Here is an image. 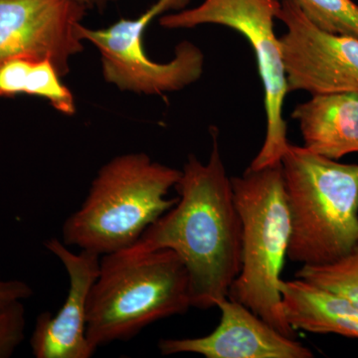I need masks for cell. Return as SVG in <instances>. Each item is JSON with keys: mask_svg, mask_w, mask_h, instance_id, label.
Masks as SVG:
<instances>
[{"mask_svg": "<svg viewBox=\"0 0 358 358\" xmlns=\"http://www.w3.org/2000/svg\"><path fill=\"white\" fill-rule=\"evenodd\" d=\"M292 117L310 152L334 160L358 152V94L313 95L296 106Z\"/></svg>", "mask_w": 358, "mask_h": 358, "instance_id": "7c38bea8", "label": "cell"}, {"mask_svg": "<svg viewBox=\"0 0 358 358\" xmlns=\"http://www.w3.org/2000/svg\"><path fill=\"white\" fill-rule=\"evenodd\" d=\"M190 308L189 277L178 254L133 245L101 256L87 306V339L96 352Z\"/></svg>", "mask_w": 358, "mask_h": 358, "instance_id": "7a4b0ae2", "label": "cell"}, {"mask_svg": "<svg viewBox=\"0 0 358 358\" xmlns=\"http://www.w3.org/2000/svg\"><path fill=\"white\" fill-rule=\"evenodd\" d=\"M88 6L79 0H0V66L15 58L50 60L60 77L83 51L79 25Z\"/></svg>", "mask_w": 358, "mask_h": 358, "instance_id": "9c48e42d", "label": "cell"}, {"mask_svg": "<svg viewBox=\"0 0 358 358\" xmlns=\"http://www.w3.org/2000/svg\"><path fill=\"white\" fill-rule=\"evenodd\" d=\"M79 1L83 2V3L87 4L86 0H79ZM88 6V4H87Z\"/></svg>", "mask_w": 358, "mask_h": 358, "instance_id": "ffe728a7", "label": "cell"}, {"mask_svg": "<svg viewBox=\"0 0 358 358\" xmlns=\"http://www.w3.org/2000/svg\"><path fill=\"white\" fill-rule=\"evenodd\" d=\"M282 0H204L200 6L162 16L159 24L167 29H185L203 24L231 28L243 35L255 54L264 90L266 128L260 152L249 167L253 169L280 164L288 150L287 124L282 117L289 93L280 38L274 20Z\"/></svg>", "mask_w": 358, "mask_h": 358, "instance_id": "8992f818", "label": "cell"}, {"mask_svg": "<svg viewBox=\"0 0 358 358\" xmlns=\"http://www.w3.org/2000/svg\"><path fill=\"white\" fill-rule=\"evenodd\" d=\"M285 317L294 331L358 339V307L348 299L296 278L280 285Z\"/></svg>", "mask_w": 358, "mask_h": 358, "instance_id": "4fadbf2b", "label": "cell"}, {"mask_svg": "<svg viewBox=\"0 0 358 358\" xmlns=\"http://www.w3.org/2000/svg\"><path fill=\"white\" fill-rule=\"evenodd\" d=\"M33 296V289L27 282L20 280H3L0 278V307L14 301L28 300Z\"/></svg>", "mask_w": 358, "mask_h": 358, "instance_id": "ac0fdd59", "label": "cell"}, {"mask_svg": "<svg viewBox=\"0 0 358 358\" xmlns=\"http://www.w3.org/2000/svg\"><path fill=\"white\" fill-rule=\"evenodd\" d=\"M186 0H157L136 20H121L105 29H90L80 24L79 35L100 52L103 76L122 91L145 95H164L180 91L199 81L203 73L204 56L189 41L176 46L173 60L160 64L145 55L143 36L155 16L180 8Z\"/></svg>", "mask_w": 358, "mask_h": 358, "instance_id": "52a82bcc", "label": "cell"}, {"mask_svg": "<svg viewBox=\"0 0 358 358\" xmlns=\"http://www.w3.org/2000/svg\"><path fill=\"white\" fill-rule=\"evenodd\" d=\"M231 182L242 223V265L228 298L296 338V331L285 317L280 292L291 235L281 162L249 167Z\"/></svg>", "mask_w": 358, "mask_h": 358, "instance_id": "5b68a950", "label": "cell"}, {"mask_svg": "<svg viewBox=\"0 0 358 358\" xmlns=\"http://www.w3.org/2000/svg\"><path fill=\"white\" fill-rule=\"evenodd\" d=\"M60 78L50 60L11 59L0 66V96H41L62 114L74 115V96Z\"/></svg>", "mask_w": 358, "mask_h": 358, "instance_id": "5bb4252c", "label": "cell"}, {"mask_svg": "<svg viewBox=\"0 0 358 358\" xmlns=\"http://www.w3.org/2000/svg\"><path fill=\"white\" fill-rule=\"evenodd\" d=\"M180 176L145 152L117 155L101 167L83 203L66 219L61 240L100 256L133 246L178 202L167 196Z\"/></svg>", "mask_w": 358, "mask_h": 358, "instance_id": "3957f363", "label": "cell"}, {"mask_svg": "<svg viewBox=\"0 0 358 358\" xmlns=\"http://www.w3.org/2000/svg\"><path fill=\"white\" fill-rule=\"evenodd\" d=\"M113 1H115V0H86L88 6H96L99 7L105 6L106 4Z\"/></svg>", "mask_w": 358, "mask_h": 358, "instance_id": "d6986e66", "label": "cell"}, {"mask_svg": "<svg viewBox=\"0 0 358 358\" xmlns=\"http://www.w3.org/2000/svg\"><path fill=\"white\" fill-rule=\"evenodd\" d=\"M296 278L338 294L358 307V240L348 253L331 263L303 265Z\"/></svg>", "mask_w": 358, "mask_h": 358, "instance_id": "9a60e30c", "label": "cell"}, {"mask_svg": "<svg viewBox=\"0 0 358 358\" xmlns=\"http://www.w3.org/2000/svg\"><path fill=\"white\" fill-rule=\"evenodd\" d=\"M313 24L333 34L358 38V6L352 0H296Z\"/></svg>", "mask_w": 358, "mask_h": 358, "instance_id": "2e32d148", "label": "cell"}, {"mask_svg": "<svg viewBox=\"0 0 358 358\" xmlns=\"http://www.w3.org/2000/svg\"><path fill=\"white\" fill-rule=\"evenodd\" d=\"M275 20L287 28L280 42L289 92L358 94L357 37L320 29L296 0H282Z\"/></svg>", "mask_w": 358, "mask_h": 358, "instance_id": "ba28073f", "label": "cell"}, {"mask_svg": "<svg viewBox=\"0 0 358 358\" xmlns=\"http://www.w3.org/2000/svg\"><path fill=\"white\" fill-rule=\"evenodd\" d=\"M25 308L22 301L0 307V358L13 357L25 338Z\"/></svg>", "mask_w": 358, "mask_h": 358, "instance_id": "e0dca14e", "label": "cell"}, {"mask_svg": "<svg viewBox=\"0 0 358 358\" xmlns=\"http://www.w3.org/2000/svg\"><path fill=\"white\" fill-rule=\"evenodd\" d=\"M44 246L64 266L69 289L55 315L45 312L37 317L30 338L33 355L36 358L92 357L96 352L87 339V306L100 270L101 256L87 250L74 253L58 238L47 240Z\"/></svg>", "mask_w": 358, "mask_h": 358, "instance_id": "30bf717a", "label": "cell"}, {"mask_svg": "<svg viewBox=\"0 0 358 358\" xmlns=\"http://www.w3.org/2000/svg\"><path fill=\"white\" fill-rule=\"evenodd\" d=\"M206 164L188 155L176 187L174 206L143 233L134 246L169 249L189 277L192 308H217L229 296L242 265V223L226 171L217 129H211Z\"/></svg>", "mask_w": 358, "mask_h": 358, "instance_id": "6da1fadb", "label": "cell"}, {"mask_svg": "<svg viewBox=\"0 0 358 358\" xmlns=\"http://www.w3.org/2000/svg\"><path fill=\"white\" fill-rule=\"evenodd\" d=\"M220 322L201 338H162V355L194 353L206 358H312L305 345L289 338L242 303L227 298L219 303Z\"/></svg>", "mask_w": 358, "mask_h": 358, "instance_id": "8fae6325", "label": "cell"}, {"mask_svg": "<svg viewBox=\"0 0 358 358\" xmlns=\"http://www.w3.org/2000/svg\"><path fill=\"white\" fill-rule=\"evenodd\" d=\"M281 164L291 222L289 260L303 266L338 260L358 240V164L291 143Z\"/></svg>", "mask_w": 358, "mask_h": 358, "instance_id": "277c9868", "label": "cell"}]
</instances>
